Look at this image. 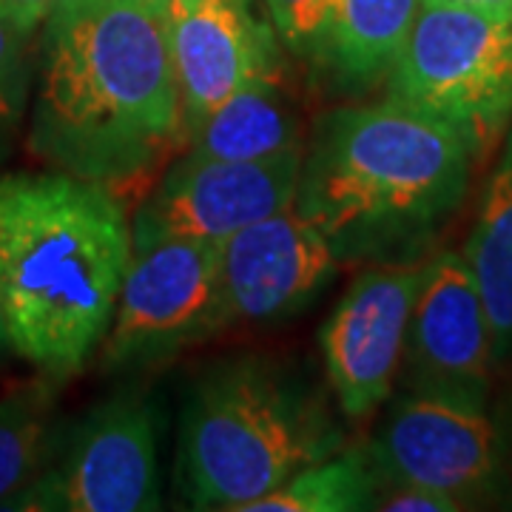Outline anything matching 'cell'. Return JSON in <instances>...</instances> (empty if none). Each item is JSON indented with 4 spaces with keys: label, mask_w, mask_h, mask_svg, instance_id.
Masks as SVG:
<instances>
[{
    "label": "cell",
    "mask_w": 512,
    "mask_h": 512,
    "mask_svg": "<svg viewBox=\"0 0 512 512\" xmlns=\"http://www.w3.org/2000/svg\"><path fill=\"white\" fill-rule=\"evenodd\" d=\"M32 32L0 15V126H15L29 97Z\"/></svg>",
    "instance_id": "cell-20"
},
{
    "label": "cell",
    "mask_w": 512,
    "mask_h": 512,
    "mask_svg": "<svg viewBox=\"0 0 512 512\" xmlns=\"http://www.w3.org/2000/svg\"><path fill=\"white\" fill-rule=\"evenodd\" d=\"M55 3L57 0H0V15L15 20L20 29L37 35Z\"/></svg>",
    "instance_id": "cell-22"
},
{
    "label": "cell",
    "mask_w": 512,
    "mask_h": 512,
    "mask_svg": "<svg viewBox=\"0 0 512 512\" xmlns=\"http://www.w3.org/2000/svg\"><path fill=\"white\" fill-rule=\"evenodd\" d=\"M365 453L379 490L416 484L467 510L504 487L507 447L487 404L407 393L390 404Z\"/></svg>",
    "instance_id": "cell-8"
},
{
    "label": "cell",
    "mask_w": 512,
    "mask_h": 512,
    "mask_svg": "<svg viewBox=\"0 0 512 512\" xmlns=\"http://www.w3.org/2000/svg\"><path fill=\"white\" fill-rule=\"evenodd\" d=\"M12 350V342H9V330H6V319H3V308H0V356Z\"/></svg>",
    "instance_id": "cell-24"
},
{
    "label": "cell",
    "mask_w": 512,
    "mask_h": 512,
    "mask_svg": "<svg viewBox=\"0 0 512 512\" xmlns=\"http://www.w3.org/2000/svg\"><path fill=\"white\" fill-rule=\"evenodd\" d=\"M279 43L291 55L311 60L336 0H265Z\"/></svg>",
    "instance_id": "cell-19"
},
{
    "label": "cell",
    "mask_w": 512,
    "mask_h": 512,
    "mask_svg": "<svg viewBox=\"0 0 512 512\" xmlns=\"http://www.w3.org/2000/svg\"><path fill=\"white\" fill-rule=\"evenodd\" d=\"M424 3H441V6H461V9H478L490 15L512 18V0H424Z\"/></svg>",
    "instance_id": "cell-23"
},
{
    "label": "cell",
    "mask_w": 512,
    "mask_h": 512,
    "mask_svg": "<svg viewBox=\"0 0 512 512\" xmlns=\"http://www.w3.org/2000/svg\"><path fill=\"white\" fill-rule=\"evenodd\" d=\"M384 89L487 154L512 123V18L421 3Z\"/></svg>",
    "instance_id": "cell-5"
},
{
    "label": "cell",
    "mask_w": 512,
    "mask_h": 512,
    "mask_svg": "<svg viewBox=\"0 0 512 512\" xmlns=\"http://www.w3.org/2000/svg\"><path fill=\"white\" fill-rule=\"evenodd\" d=\"M3 510H160V407L146 390H123L77 424L55 464Z\"/></svg>",
    "instance_id": "cell-7"
},
{
    "label": "cell",
    "mask_w": 512,
    "mask_h": 512,
    "mask_svg": "<svg viewBox=\"0 0 512 512\" xmlns=\"http://www.w3.org/2000/svg\"><path fill=\"white\" fill-rule=\"evenodd\" d=\"M228 325L220 242L163 239L134 248L100 365L109 373L151 370Z\"/></svg>",
    "instance_id": "cell-6"
},
{
    "label": "cell",
    "mask_w": 512,
    "mask_h": 512,
    "mask_svg": "<svg viewBox=\"0 0 512 512\" xmlns=\"http://www.w3.org/2000/svg\"><path fill=\"white\" fill-rule=\"evenodd\" d=\"M200 0H168V6H171V15H177V12H185V9H191V6H197Z\"/></svg>",
    "instance_id": "cell-25"
},
{
    "label": "cell",
    "mask_w": 512,
    "mask_h": 512,
    "mask_svg": "<svg viewBox=\"0 0 512 512\" xmlns=\"http://www.w3.org/2000/svg\"><path fill=\"white\" fill-rule=\"evenodd\" d=\"M373 510L384 512H456L461 510L453 498L433 493L416 484H387L379 490Z\"/></svg>",
    "instance_id": "cell-21"
},
{
    "label": "cell",
    "mask_w": 512,
    "mask_h": 512,
    "mask_svg": "<svg viewBox=\"0 0 512 512\" xmlns=\"http://www.w3.org/2000/svg\"><path fill=\"white\" fill-rule=\"evenodd\" d=\"M402 362L410 393L473 404L490 399L493 333L464 254L444 251L424 262Z\"/></svg>",
    "instance_id": "cell-11"
},
{
    "label": "cell",
    "mask_w": 512,
    "mask_h": 512,
    "mask_svg": "<svg viewBox=\"0 0 512 512\" xmlns=\"http://www.w3.org/2000/svg\"><path fill=\"white\" fill-rule=\"evenodd\" d=\"M473 160L456 128L393 97L345 103L313 128L293 208L339 262H390L461 205Z\"/></svg>",
    "instance_id": "cell-3"
},
{
    "label": "cell",
    "mask_w": 512,
    "mask_h": 512,
    "mask_svg": "<svg viewBox=\"0 0 512 512\" xmlns=\"http://www.w3.org/2000/svg\"><path fill=\"white\" fill-rule=\"evenodd\" d=\"M421 276L424 262L393 259L367 268L319 330L330 393L345 419H367L390 399Z\"/></svg>",
    "instance_id": "cell-10"
},
{
    "label": "cell",
    "mask_w": 512,
    "mask_h": 512,
    "mask_svg": "<svg viewBox=\"0 0 512 512\" xmlns=\"http://www.w3.org/2000/svg\"><path fill=\"white\" fill-rule=\"evenodd\" d=\"M302 148L259 160H200L174 154L131 220V245L163 239L222 242L234 231L293 208Z\"/></svg>",
    "instance_id": "cell-9"
},
{
    "label": "cell",
    "mask_w": 512,
    "mask_h": 512,
    "mask_svg": "<svg viewBox=\"0 0 512 512\" xmlns=\"http://www.w3.org/2000/svg\"><path fill=\"white\" fill-rule=\"evenodd\" d=\"M376 495L379 478L365 447H356L302 467L242 512H359L373 510Z\"/></svg>",
    "instance_id": "cell-17"
},
{
    "label": "cell",
    "mask_w": 512,
    "mask_h": 512,
    "mask_svg": "<svg viewBox=\"0 0 512 512\" xmlns=\"http://www.w3.org/2000/svg\"><path fill=\"white\" fill-rule=\"evenodd\" d=\"M274 26L256 18L254 0H200L171 15V55L183 103L185 140L245 83L282 69Z\"/></svg>",
    "instance_id": "cell-13"
},
{
    "label": "cell",
    "mask_w": 512,
    "mask_h": 512,
    "mask_svg": "<svg viewBox=\"0 0 512 512\" xmlns=\"http://www.w3.org/2000/svg\"><path fill=\"white\" fill-rule=\"evenodd\" d=\"M464 259L484 302L495 359L512 353V137L484 188Z\"/></svg>",
    "instance_id": "cell-16"
},
{
    "label": "cell",
    "mask_w": 512,
    "mask_h": 512,
    "mask_svg": "<svg viewBox=\"0 0 512 512\" xmlns=\"http://www.w3.org/2000/svg\"><path fill=\"white\" fill-rule=\"evenodd\" d=\"M123 200L66 171L0 177V308L12 353L49 379L89 365L131 259Z\"/></svg>",
    "instance_id": "cell-2"
},
{
    "label": "cell",
    "mask_w": 512,
    "mask_h": 512,
    "mask_svg": "<svg viewBox=\"0 0 512 512\" xmlns=\"http://www.w3.org/2000/svg\"><path fill=\"white\" fill-rule=\"evenodd\" d=\"M424 0H336L308 60L322 89L365 97L384 86Z\"/></svg>",
    "instance_id": "cell-14"
},
{
    "label": "cell",
    "mask_w": 512,
    "mask_h": 512,
    "mask_svg": "<svg viewBox=\"0 0 512 512\" xmlns=\"http://www.w3.org/2000/svg\"><path fill=\"white\" fill-rule=\"evenodd\" d=\"M302 146V117L285 86V72L274 69L254 77L211 111L185 140L183 151L200 160H259Z\"/></svg>",
    "instance_id": "cell-15"
},
{
    "label": "cell",
    "mask_w": 512,
    "mask_h": 512,
    "mask_svg": "<svg viewBox=\"0 0 512 512\" xmlns=\"http://www.w3.org/2000/svg\"><path fill=\"white\" fill-rule=\"evenodd\" d=\"M29 143L120 200L183 148L168 0H57L40 26Z\"/></svg>",
    "instance_id": "cell-1"
},
{
    "label": "cell",
    "mask_w": 512,
    "mask_h": 512,
    "mask_svg": "<svg viewBox=\"0 0 512 512\" xmlns=\"http://www.w3.org/2000/svg\"><path fill=\"white\" fill-rule=\"evenodd\" d=\"M55 450V396L23 384L0 399V510L26 490Z\"/></svg>",
    "instance_id": "cell-18"
},
{
    "label": "cell",
    "mask_w": 512,
    "mask_h": 512,
    "mask_svg": "<svg viewBox=\"0 0 512 512\" xmlns=\"http://www.w3.org/2000/svg\"><path fill=\"white\" fill-rule=\"evenodd\" d=\"M330 242L296 208L251 222L220 242L231 325H274L302 313L339 271Z\"/></svg>",
    "instance_id": "cell-12"
},
{
    "label": "cell",
    "mask_w": 512,
    "mask_h": 512,
    "mask_svg": "<svg viewBox=\"0 0 512 512\" xmlns=\"http://www.w3.org/2000/svg\"><path fill=\"white\" fill-rule=\"evenodd\" d=\"M345 450L328 396L282 359L211 362L185 390L177 484L194 510L242 512L302 467Z\"/></svg>",
    "instance_id": "cell-4"
}]
</instances>
